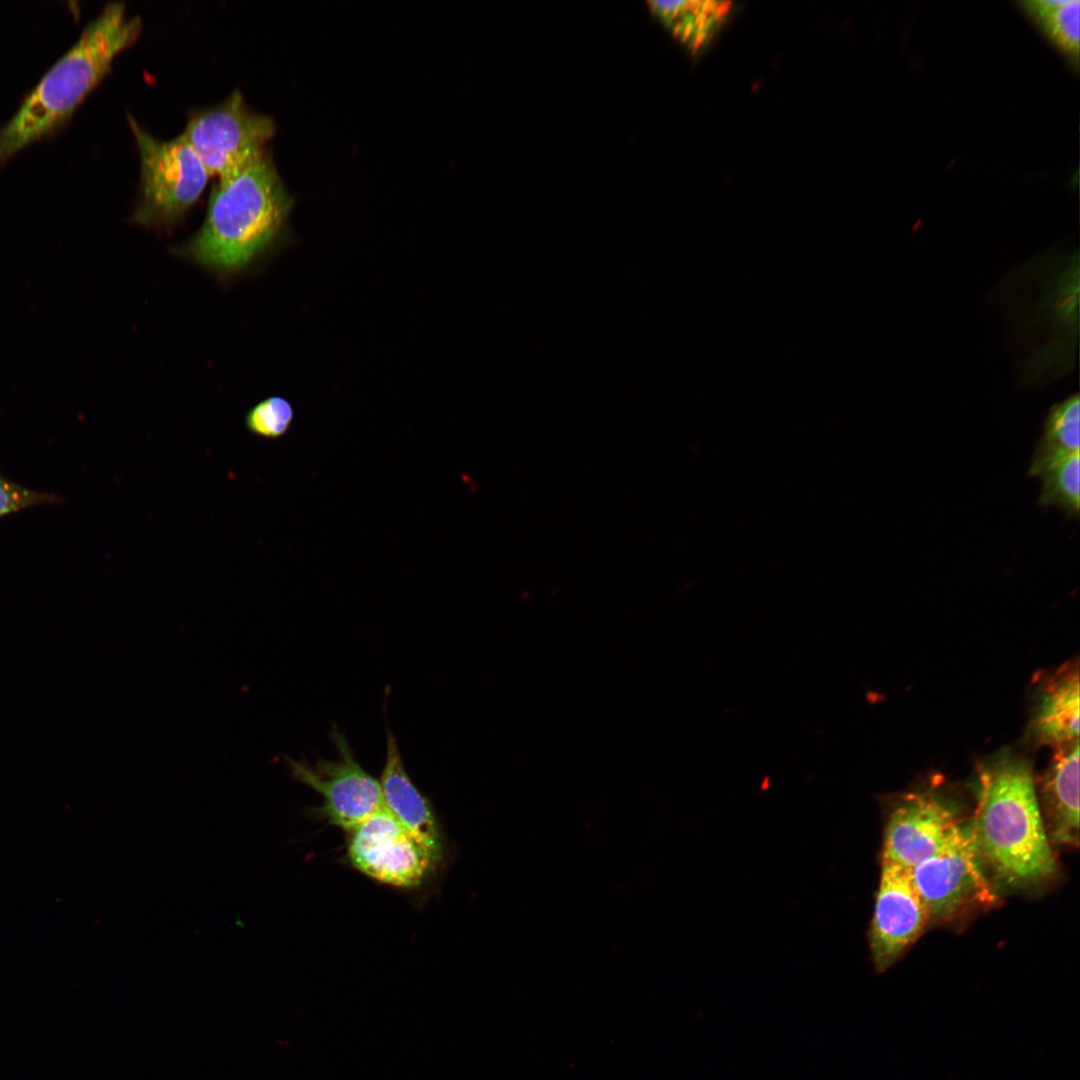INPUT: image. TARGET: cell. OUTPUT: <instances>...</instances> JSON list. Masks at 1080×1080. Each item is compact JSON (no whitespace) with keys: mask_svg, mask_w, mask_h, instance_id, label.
<instances>
[{"mask_svg":"<svg viewBox=\"0 0 1080 1080\" xmlns=\"http://www.w3.org/2000/svg\"><path fill=\"white\" fill-rule=\"evenodd\" d=\"M1029 729L1037 744L1052 748L1079 739L1077 660L1062 665L1043 679Z\"/></svg>","mask_w":1080,"mask_h":1080,"instance_id":"obj_13","label":"cell"},{"mask_svg":"<svg viewBox=\"0 0 1080 1080\" xmlns=\"http://www.w3.org/2000/svg\"><path fill=\"white\" fill-rule=\"evenodd\" d=\"M999 287L1014 341L1022 348L1020 382L1035 388L1075 365L1079 326L1078 250L1053 249L1010 271ZM997 290L1007 293L1004 290Z\"/></svg>","mask_w":1080,"mask_h":1080,"instance_id":"obj_2","label":"cell"},{"mask_svg":"<svg viewBox=\"0 0 1080 1080\" xmlns=\"http://www.w3.org/2000/svg\"><path fill=\"white\" fill-rule=\"evenodd\" d=\"M60 500L57 495L28 489L0 474V517L31 506Z\"/></svg>","mask_w":1080,"mask_h":1080,"instance_id":"obj_20","label":"cell"},{"mask_svg":"<svg viewBox=\"0 0 1080 1080\" xmlns=\"http://www.w3.org/2000/svg\"><path fill=\"white\" fill-rule=\"evenodd\" d=\"M141 28L140 17L129 16L123 2L108 3L0 130V164L65 123Z\"/></svg>","mask_w":1080,"mask_h":1080,"instance_id":"obj_4","label":"cell"},{"mask_svg":"<svg viewBox=\"0 0 1080 1080\" xmlns=\"http://www.w3.org/2000/svg\"><path fill=\"white\" fill-rule=\"evenodd\" d=\"M1017 5L1077 71L1080 47V2L1078 0H1029L1017 2Z\"/></svg>","mask_w":1080,"mask_h":1080,"instance_id":"obj_16","label":"cell"},{"mask_svg":"<svg viewBox=\"0 0 1080 1080\" xmlns=\"http://www.w3.org/2000/svg\"><path fill=\"white\" fill-rule=\"evenodd\" d=\"M385 809L427 849L435 861L442 840L431 803L408 775L397 741L387 731L385 763L379 779Z\"/></svg>","mask_w":1080,"mask_h":1080,"instance_id":"obj_12","label":"cell"},{"mask_svg":"<svg viewBox=\"0 0 1080 1080\" xmlns=\"http://www.w3.org/2000/svg\"><path fill=\"white\" fill-rule=\"evenodd\" d=\"M128 120L141 164L140 193L132 218L144 226L173 225L196 203L210 174L182 134L162 141L133 117Z\"/></svg>","mask_w":1080,"mask_h":1080,"instance_id":"obj_5","label":"cell"},{"mask_svg":"<svg viewBox=\"0 0 1080 1080\" xmlns=\"http://www.w3.org/2000/svg\"><path fill=\"white\" fill-rule=\"evenodd\" d=\"M909 873L930 920H946L992 896L968 829L961 828L945 847Z\"/></svg>","mask_w":1080,"mask_h":1080,"instance_id":"obj_9","label":"cell"},{"mask_svg":"<svg viewBox=\"0 0 1080 1080\" xmlns=\"http://www.w3.org/2000/svg\"><path fill=\"white\" fill-rule=\"evenodd\" d=\"M274 133L273 119L251 110L235 90L223 102L194 112L182 135L210 176L224 180L261 158Z\"/></svg>","mask_w":1080,"mask_h":1080,"instance_id":"obj_6","label":"cell"},{"mask_svg":"<svg viewBox=\"0 0 1080 1080\" xmlns=\"http://www.w3.org/2000/svg\"><path fill=\"white\" fill-rule=\"evenodd\" d=\"M1080 455H1071L1044 470L1037 504L1056 507L1068 518H1078L1080 504Z\"/></svg>","mask_w":1080,"mask_h":1080,"instance_id":"obj_18","label":"cell"},{"mask_svg":"<svg viewBox=\"0 0 1080 1080\" xmlns=\"http://www.w3.org/2000/svg\"><path fill=\"white\" fill-rule=\"evenodd\" d=\"M968 831L981 863L1006 885H1036L1057 872L1031 765L1012 752L978 766Z\"/></svg>","mask_w":1080,"mask_h":1080,"instance_id":"obj_1","label":"cell"},{"mask_svg":"<svg viewBox=\"0 0 1080 1080\" xmlns=\"http://www.w3.org/2000/svg\"><path fill=\"white\" fill-rule=\"evenodd\" d=\"M294 419V409L289 400L271 396L258 402L246 417L247 429L264 438H279L287 433Z\"/></svg>","mask_w":1080,"mask_h":1080,"instance_id":"obj_19","label":"cell"},{"mask_svg":"<svg viewBox=\"0 0 1080 1080\" xmlns=\"http://www.w3.org/2000/svg\"><path fill=\"white\" fill-rule=\"evenodd\" d=\"M960 829L951 807L936 794L904 795L889 812L881 863L910 870L939 852Z\"/></svg>","mask_w":1080,"mask_h":1080,"instance_id":"obj_11","label":"cell"},{"mask_svg":"<svg viewBox=\"0 0 1080 1080\" xmlns=\"http://www.w3.org/2000/svg\"><path fill=\"white\" fill-rule=\"evenodd\" d=\"M930 921L928 908L909 870L882 863L868 939L877 973L888 970L919 938Z\"/></svg>","mask_w":1080,"mask_h":1080,"instance_id":"obj_10","label":"cell"},{"mask_svg":"<svg viewBox=\"0 0 1080 1080\" xmlns=\"http://www.w3.org/2000/svg\"><path fill=\"white\" fill-rule=\"evenodd\" d=\"M293 205L266 152L240 173L218 180L200 230L178 253L217 273L237 272L274 244Z\"/></svg>","mask_w":1080,"mask_h":1080,"instance_id":"obj_3","label":"cell"},{"mask_svg":"<svg viewBox=\"0 0 1080 1080\" xmlns=\"http://www.w3.org/2000/svg\"><path fill=\"white\" fill-rule=\"evenodd\" d=\"M348 855L367 876L396 887L419 885L435 861L385 808L349 831Z\"/></svg>","mask_w":1080,"mask_h":1080,"instance_id":"obj_8","label":"cell"},{"mask_svg":"<svg viewBox=\"0 0 1080 1080\" xmlns=\"http://www.w3.org/2000/svg\"><path fill=\"white\" fill-rule=\"evenodd\" d=\"M1079 448L1080 400L1078 393H1075L1049 409L1028 475L1038 477L1047 468L1079 453Z\"/></svg>","mask_w":1080,"mask_h":1080,"instance_id":"obj_15","label":"cell"},{"mask_svg":"<svg viewBox=\"0 0 1080 1080\" xmlns=\"http://www.w3.org/2000/svg\"><path fill=\"white\" fill-rule=\"evenodd\" d=\"M331 738L338 751L332 760L318 759L314 765L286 757L290 774L317 791L323 805L316 809L329 823L350 831L372 814L384 809L379 779L357 760L346 737L334 727Z\"/></svg>","mask_w":1080,"mask_h":1080,"instance_id":"obj_7","label":"cell"},{"mask_svg":"<svg viewBox=\"0 0 1080 1080\" xmlns=\"http://www.w3.org/2000/svg\"><path fill=\"white\" fill-rule=\"evenodd\" d=\"M1049 840L1077 847L1079 840V739L1054 748L1041 780Z\"/></svg>","mask_w":1080,"mask_h":1080,"instance_id":"obj_14","label":"cell"},{"mask_svg":"<svg viewBox=\"0 0 1080 1080\" xmlns=\"http://www.w3.org/2000/svg\"><path fill=\"white\" fill-rule=\"evenodd\" d=\"M650 8L689 48L698 49L719 27L729 3L719 1H655Z\"/></svg>","mask_w":1080,"mask_h":1080,"instance_id":"obj_17","label":"cell"}]
</instances>
